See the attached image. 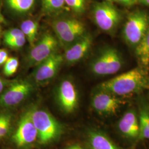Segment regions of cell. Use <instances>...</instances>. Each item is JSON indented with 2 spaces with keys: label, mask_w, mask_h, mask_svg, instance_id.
<instances>
[{
  "label": "cell",
  "mask_w": 149,
  "mask_h": 149,
  "mask_svg": "<svg viewBox=\"0 0 149 149\" xmlns=\"http://www.w3.org/2000/svg\"><path fill=\"white\" fill-rule=\"evenodd\" d=\"M65 3L76 14H82L85 11L86 0H65Z\"/></svg>",
  "instance_id": "obj_23"
},
{
  "label": "cell",
  "mask_w": 149,
  "mask_h": 149,
  "mask_svg": "<svg viewBox=\"0 0 149 149\" xmlns=\"http://www.w3.org/2000/svg\"><path fill=\"white\" fill-rule=\"evenodd\" d=\"M149 27V17L144 11L136 10L128 15L123 31V37L129 46L135 48Z\"/></svg>",
  "instance_id": "obj_4"
},
{
  "label": "cell",
  "mask_w": 149,
  "mask_h": 149,
  "mask_svg": "<svg viewBox=\"0 0 149 149\" xmlns=\"http://www.w3.org/2000/svg\"><path fill=\"white\" fill-rule=\"evenodd\" d=\"M28 109L37 130L38 144L45 146L58 140L63 132V127L59 121L45 109L38 107Z\"/></svg>",
  "instance_id": "obj_2"
},
{
  "label": "cell",
  "mask_w": 149,
  "mask_h": 149,
  "mask_svg": "<svg viewBox=\"0 0 149 149\" xmlns=\"http://www.w3.org/2000/svg\"><path fill=\"white\" fill-rule=\"evenodd\" d=\"M64 149H85L81 145L77 143L70 144L66 146Z\"/></svg>",
  "instance_id": "obj_28"
},
{
  "label": "cell",
  "mask_w": 149,
  "mask_h": 149,
  "mask_svg": "<svg viewBox=\"0 0 149 149\" xmlns=\"http://www.w3.org/2000/svg\"><path fill=\"white\" fill-rule=\"evenodd\" d=\"M58 40L53 34L46 33L32 47L28 55L29 66H37L56 52Z\"/></svg>",
  "instance_id": "obj_9"
},
{
  "label": "cell",
  "mask_w": 149,
  "mask_h": 149,
  "mask_svg": "<svg viewBox=\"0 0 149 149\" xmlns=\"http://www.w3.org/2000/svg\"><path fill=\"white\" fill-rule=\"evenodd\" d=\"M92 37L85 33L81 37L66 48L64 59L68 64H74L83 59L90 50Z\"/></svg>",
  "instance_id": "obj_13"
},
{
  "label": "cell",
  "mask_w": 149,
  "mask_h": 149,
  "mask_svg": "<svg viewBox=\"0 0 149 149\" xmlns=\"http://www.w3.org/2000/svg\"><path fill=\"white\" fill-rule=\"evenodd\" d=\"M8 54L5 49H0V66L5 64L8 59Z\"/></svg>",
  "instance_id": "obj_27"
},
{
  "label": "cell",
  "mask_w": 149,
  "mask_h": 149,
  "mask_svg": "<svg viewBox=\"0 0 149 149\" xmlns=\"http://www.w3.org/2000/svg\"><path fill=\"white\" fill-rule=\"evenodd\" d=\"M8 6L19 13H25L31 11L36 3V0H6Z\"/></svg>",
  "instance_id": "obj_19"
},
{
  "label": "cell",
  "mask_w": 149,
  "mask_h": 149,
  "mask_svg": "<svg viewBox=\"0 0 149 149\" xmlns=\"http://www.w3.org/2000/svg\"><path fill=\"white\" fill-rule=\"evenodd\" d=\"M138 2L143 4L144 5L149 7V0H138Z\"/></svg>",
  "instance_id": "obj_30"
},
{
  "label": "cell",
  "mask_w": 149,
  "mask_h": 149,
  "mask_svg": "<svg viewBox=\"0 0 149 149\" xmlns=\"http://www.w3.org/2000/svg\"><path fill=\"white\" fill-rule=\"evenodd\" d=\"M124 65V60L116 48L107 47L101 49L92 60L90 69L97 76H108L119 71Z\"/></svg>",
  "instance_id": "obj_3"
},
{
  "label": "cell",
  "mask_w": 149,
  "mask_h": 149,
  "mask_svg": "<svg viewBox=\"0 0 149 149\" xmlns=\"http://www.w3.org/2000/svg\"><path fill=\"white\" fill-rule=\"evenodd\" d=\"M64 61V55L57 52L39 64L33 73L34 81L39 85L45 84L53 79Z\"/></svg>",
  "instance_id": "obj_12"
},
{
  "label": "cell",
  "mask_w": 149,
  "mask_h": 149,
  "mask_svg": "<svg viewBox=\"0 0 149 149\" xmlns=\"http://www.w3.org/2000/svg\"><path fill=\"white\" fill-rule=\"evenodd\" d=\"M33 85L27 80H21L12 82L0 94V107L10 108L17 106L31 95Z\"/></svg>",
  "instance_id": "obj_8"
},
{
  "label": "cell",
  "mask_w": 149,
  "mask_h": 149,
  "mask_svg": "<svg viewBox=\"0 0 149 149\" xmlns=\"http://www.w3.org/2000/svg\"><path fill=\"white\" fill-rule=\"evenodd\" d=\"M38 132L29 109L21 116L12 136V141L19 149H29L38 144Z\"/></svg>",
  "instance_id": "obj_6"
},
{
  "label": "cell",
  "mask_w": 149,
  "mask_h": 149,
  "mask_svg": "<svg viewBox=\"0 0 149 149\" xmlns=\"http://www.w3.org/2000/svg\"><path fill=\"white\" fill-rule=\"evenodd\" d=\"M56 100L60 109L64 113H73L79 106V96L73 81L70 79L63 80L57 87Z\"/></svg>",
  "instance_id": "obj_10"
},
{
  "label": "cell",
  "mask_w": 149,
  "mask_h": 149,
  "mask_svg": "<svg viewBox=\"0 0 149 149\" xmlns=\"http://www.w3.org/2000/svg\"><path fill=\"white\" fill-rule=\"evenodd\" d=\"M118 129L123 136L129 140L138 139L139 123L138 117L134 110L125 112L119 120Z\"/></svg>",
  "instance_id": "obj_14"
},
{
  "label": "cell",
  "mask_w": 149,
  "mask_h": 149,
  "mask_svg": "<svg viewBox=\"0 0 149 149\" xmlns=\"http://www.w3.org/2000/svg\"><path fill=\"white\" fill-rule=\"evenodd\" d=\"M5 86V81L0 77V94L4 91Z\"/></svg>",
  "instance_id": "obj_29"
},
{
  "label": "cell",
  "mask_w": 149,
  "mask_h": 149,
  "mask_svg": "<svg viewBox=\"0 0 149 149\" xmlns=\"http://www.w3.org/2000/svg\"><path fill=\"white\" fill-rule=\"evenodd\" d=\"M3 65V74L6 76L10 77L17 72L19 65V61L17 58L11 57L8 58Z\"/></svg>",
  "instance_id": "obj_22"
},
{
  "label": "cell",
  "mask_w": 149,
  "mask_h": 149,
  "mask_svg": "<svg viewBox=\"0 0 149 149\" xmlns=\"http://www.w3.org/2000/svg\"><path fill=\"white\" fill-rule=\"evenodd\" d=\"M1 27L0 26V38H1Z\"/></svg>",
  "instance_id": "obj_32"
},
{
  "label": "cell",
  "mask_w": 149,
  "mask_h": 149,
  "mask_svg": "<svg viewBox=\"0 0 149 149\" xmlns=\"http://www.w3.org/2000/svg\"><path fill=\"white\" fill-rule=\"evenodd\" d=\"M26 37L17 38L16 39L5 43L6 45L13 49H18L22 48L26 42Z\"/></svg>",
  "instance_id": "obj_25"
},
{
  "label": "cell",
  "mask_w": 149,
  "mask_h": 149,
  "mask_svg": "<svg viewBox=\"0 0 149 149\" xmlns=\"http://www.w3.org/2000/svg\"><path fill=\"white\" fill-rule=\"evenodd\" d=\"M138 118L139 135L138 140H149V109L144 103L140 106Z\"/></svg>",
  "instance_id": "obj_17"
},
{
  "label": "cell",
  "mask_w": 149,
  "mask_h": 149,
  "mask_svg": "<svg viewBox=\"0 0 149 149\" xmlns=\"http://www.w3.org/2000/svg\"><path fill=\"white\" fill-rule=\"evenodd\" d=\"M13 116L10 112L0 111V140L6 138L11 132Z\"/></svg>",
  "instance_id": "obj_20"
},
{
  "label": "cell",
  "mask_w": 149,
  "mask_h": 149,
  "mask_svg": "<svg viewBox=\"0 0 149 149\" xmlns=\"http://www.w3.org/2000/svg\"><path fill=\"white\" fill-rule=\"evenodd\" d=\"M122 16L120 12L111 2L103 1L93 6V21L97 26L104 32H114L122 21Z\"/></svg>",
  "instance_id": "obj_5"
},
{
  "label": "cell",
  "mask_w": 149,
  "mask_h": 149,
  "mask_svg": "<svg viewBox=\"0 0 149 149\" xmlns=\"http://www.w3.org/2000/svg\"><path fill=\"white\" fill-rule=\"evenodd\" d=\"M102 1H108V2H113V0H102Z\"/></svg>",
  "instance_id": "obj_31"
},
{
  "label": "cell",
  "mask_w": 149,
  "mask_h": 149,
  "mask_svg": "<svg viewBox=\"0 0 149 149\" xmlns=\"http://www.w3.org/2000/svg\"><path fill=\"white\" fill-rule=\"evenodd\" d=\"M25 37L21 29L12 28L10 29L3 33V41L5 43L7 42L16 39L17 38Z\"/></svg>",
  "instance_id": "obj_24"
},
{
  "label": "cell",
  "mask_w": 149,
  "mask_h": 149,
  "mask_svg": "<svg viewBox=\"0 0 149 149\" xmlns=\"http://www.w3.org/2000/svg\"><path fill=\"white\" fill-rule=\"evenodd\" d=\"M124 104L118 96L104 91L98 90L92 96L91 106L97 113L103 116L116 114Z\"/></svg>",
  "instance_id": "obj_11"
},
{
  "label": "cell",
  "mask_w": 149,
  "mask_h": 149,
  "mask_svg": "<svg viewBox=\"0 0 149 149\" xmlns=\"http://www.w3.org/2000/svg\"><path fill=\"white\" fill-rule=\"evenodd\" d=\"M98 88L118 97L137 94L149 88V77L143 68L138 67L102 82Z\"/></svg>",
  "instance_id": "obj_1"
},
{
  "label": "cell",
  "mask_w": 149,
  "mask_h": 149,
  "mask_svg": "<svg viewBox=\"0 0 149 149\" xmlns=\"http://www.w3.org/2000/svg\"><path fill=\"white\" fill-rule=\"evenodd\" d=\"M113 2H116L125 7H131L136 4L138 2V0H113Z\"/></svg>",
  "instance_id": "obj_26"
},
{
  "label": "cell",
  "mask_w": 149,
  "mask_h": 149,
  "mask_svg": "<svg viewBox=\"0 0 149 149\" xmlns=\"http://www.w3.org/2000/svg\"><path fill=\"white\" fill-rule=\"evenodd\" d=\"M52 27L58 42L68 47L86 33L85 25L74 18H63L54 21Z\"/></svg>",
  "instance_id": "obj_7"
},
{
  "label": "cell",
  "mask_w": 149,
  "mask_h": 149,
  "mask_svg": "<svg viewBox=\"0 0 149 149\" xmlns=\"http://www.w3.org/2000/svg\"><path fill=\"white\" fill-rule=\"evenodd\" d=\"M136 57L144 69L149 65V27L143 38L135 48Z\"/></svg>",
  "instance_id": "obj_16"
},
{
  "label": "cell",
  "mask_w": 149,
  "mask_h": 149,
  "mask_svg": "<svg viewBox=\"0 0 149 149\" xmlns=\"http://www.w3.org/2000/svg\"><path fill=\"white\" fill-rule=\"evenodd\" d=\"M88 149H121L107 134L97 129H90L86 135Z\"/></svg>",
  "instance_id": "obj_15"
},
{
  "label": "cell",
  "mask_w": 149,
  "mask_h": 149,
  "mask_svg": "<svg viewBox=\"0 0 149 149\" xmlns=\"http://www.w3.org/2000/svg\"><path fill=\"white\" fill-rule=\"evenodd\" d=\"M21 29L32 47L36 42L38 32L37 22L31 19H27L22 23Z\"/></svg>",
  "instance_id": "obj_18"
},
{
  "label": "cell",
  "mask_w": 149,
  "mask_h": 149,
  "mask_svg": "<svg viewBox=\"0 0 149 149\" xmlns=\"http://www.w3.org/2000/svg\"><path fill=\"white\" fill-rule=\"evenodd\" d=\"M65 4V0H42V8L47 14H55L64 8Z\"/></svg>",
  "instance_id": "obj_21"
}]
</instances>
